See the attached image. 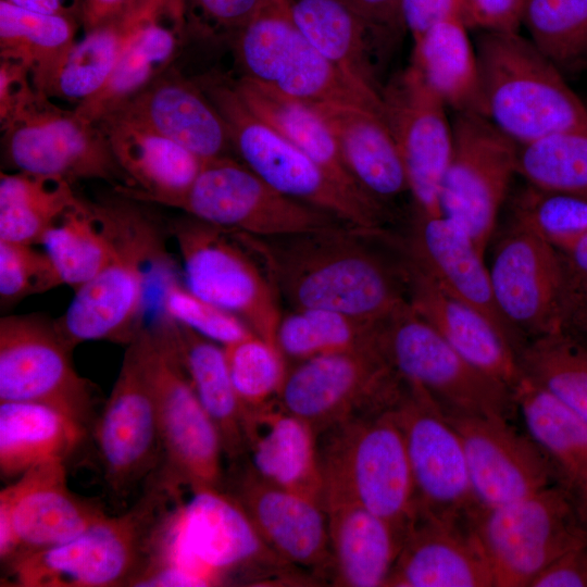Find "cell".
<instances>
[{"mask_svg": "<svg viewBox=\"0 0 587 587\" xmlns=\"http://www.w3.org/2000/svg\"><path fill=\"white\" fill-rule=\"evenodd\" d=\"M290 309H325L376 324L408 302L400 239L351 225L261 237L236 232Z\"/></svg>", "mask_w": 587, "mask_h": 587, "instance_id": "obj_1", "label": "cell"}, {"mask_svg": "<svg viewBox=\"0 0 587 587\" xmlns=\"http://www.w3.org/2000/svg\"><path fill=\"white\" fill-rule=\"evenodd\" d=\"M175 499L152 540L150 565L185 577L192 587L233 583H315L277 555L242 507L224 489L192 490Z\"/></svg>", "mask_w": 587, "mask_h": 587, "instance_id": "obj_2", "label": "cell"}, {"mask_svg": "<svg viewBox=\"0 0 587 587\" xmlns=\"http://www.w3.org/2000/svg\"><path fill=\"white\" fill-rule=\"evenodd\" d=\"M145 487L125 512L105 514L70 540L4 565L5 582L20 587H134L147 566L159 521L180 497L154 477Z\"/></svg>", "mask_w": 587, "mask_h": 587, "instance_id": "obj_3", "label": "cell"}, {"mask_svg": "<svg viewBox=\"0 0 587 587\" xmlns=\"http://www.w3.org/2000/svg\"><path fill=\"white\" fill-rule=\"evenodd\" d=\"M475 50L486 117L515 143L587 127V105L519 30H483Z\"/></svg>", "mask_w": 587, "mask_h": 587, "instance_id": "obj_4", "label": "cell"}, {"mask_svg": "<svg viewBox=\"0 0 587 587\" xmlns=\"http://www.w3.org/2000/svg\"><path fill=\"white\" fill-rule=\"evenodd\" d=\"M117 195L93 203L111 234L112 257L91 280L74 291L68 308L54 321L71 349L96 340L128 345L142 329L147 266L159 255L160 240L137 201Z\"/></svg>", "mask_w": 587, "mask_h": 587, "instance_id": "obj_5", "label": "cell"}, {"mask_svg": "<svg viewBox=\"0 0 587 587\" xmlns=\"http://www.w3.org/2000/svg\"><path fill=\"white\" fill-rule=\"evenodd\" d=\"M323 497L346 498L405 535L415 497L402 432L392 409L346 420L317 435Z\"/></svg>", "mask_w": 587, "mask_h": 587, "instance_id": "obj_6", "label": "cell"}, {"mask_svg": "<svg viewBox=\"0 0 587 587\" xmlns=\"http://www.w3.org/2000/svg\"><path fill=\"white\" fill-rule=\"evenodd\" d=\"M197 84L222 116L233 150L265 183L345 224L384 229L387 210L346 190L315 161L260 120L242 101L234 83L207 75Z\"/></svg>", "mask_w": 587, "mask_h": 587, "instance_id": "obj_7", "label": "cell"}, {"mask_svg": "<svg viewBox=\"0 0 587 587\" xmlns=\"http://www.w3.org/2000/svg\"><path fill=\"white\" fill-rule=\"evenodd\" d=\"M153 386L161 460L153 476L167 489L182 492L223 489L224 450L217 429L201 405L161 319L142 328Z\"/></svg>", "mask_w": 587, "mask_h": 587, "instance_id": "obj_8", "label": "cell"}, {"mask_svg": "<svg viewBox=\"0 0 587 587\" xmlns=\"http://www.w3.org/2000/svg\"><path fill=\"white\" fill-rule=\"evenodd\" d=\"M376 341L400 377L444 411L510 421L517 413L514 391L462 357L409 300L377 323Z\"/></svg>", "mask_w": 587, "mask_h": 587, "instance_id": "obj_9", "label": "cell"}, {"mask_svg": "<svg viewBox=\"0 0 587 587\" xmlns=\"http://www.w3.org/2000/svg\"><path fill=\"white\" fill-rule=\"evenodd\" d=\"M237 53L245 76L307 103L382 104L380 91L353 82L311 45L290 0H259L238 29Z\"/></svg>", "mask_w": 587, "mask_h": 587, "instance_id": "obj_10", "label": "cell"}, {"mask_svg": "<svg viewBox=\"0 0 587 587\" xmlns=\"http://www.w3.org/2000/svg\"><path fill=\"white\" fill-rule=\"evenodd\" d=\"M472 526L490 564L495 587H530L587 528L564 483L497 508H478Z\"/></svg>", "mask_w": 587, "mask_h": 587, "instance_id": "obj_11", "label": "cell"}, {"mask_svg": "<svg viewBox=\"0 0 587 587\" xmlns=\"http://www.w3.org/2000/svg\"><path fill=\"white\" fill-rule=\"evenodd\" d=\"M185 286L276 345L280 298L263 263L236 232L188 215L173 224Z\"/></svg>", "mask_w": 587, "mask_h": 587, "instance_id": "obj_12", "label": "cell"}, {"mask_svg": "<svg viewBox=\"0 0 587 587\" xmlns=\"http://www.w3.org/2000/svg\"><path fill=\"white\" fill-rule=\"evenodd\" d=\"M0 125L3 152L17 171L60 176L71 183L102 179L115 190L134 187L101 128L36 89Z\"/></svg>", "mask_w": 587, "mask_h": 587, "instance_id": "obj_13", "label": "cell"}, {"mask_svg": "<svg viewBox=\"0 0 587 587\" xmlns=\"http://www.w3.org/2000/svg\"><path fill=\"white\" fill-rule=\"evenodd\" d=\"M405 380L377 341L290 364L278 400L316 435L351 417L390 409Z\"/></svg>", "mask_w": 587, "mask_h": 587, "instance_id": "obj_14", "label": "cell"}, {"mask_svg": "<svg viewBox=\"0 0 587 587\" xmlns=\"http://www.w3.org/2000/svg\"><path fill=\"white\" fill-rule=\"evenodd\" d=\"M170 207L209 224L261 237L348 225L283 195L229 155L203 162L189 189Z\"/></svg>", "mask_w": 587, "mask_h": 587, "instance_id": "obj_15", "label": "cell"}, {"mask_svg": "<svg viewBox=\"0 0 587 587\" xmlns=\"http://www.w3.org/2000/svg\"><path fill=\"white\" fill-rule=\"evenodd\" d=\"M451 126L452 150L439 189L440 211L485 254L517 175L519 145L479 114L454 113Z\"/></svg>", "mask_w": 587, "mask_h": 587, "instance_id": "obj_16", "label": "cell"}, {"mask_svg": "<svg viewBox=\"0 0 587 587\" xmlns=\"http://www.w3.org/2000/svg\"><path fill=\"white\" fill-rule=\"evenodd\" d=\"M72 351L54 322L35 314L2 317L0 402H35L54 408L90 433L99 413L96 390L75 370Z\"/></svg>", "mask_w": 587, "mask_h": 587, "instance_id": "obj_17", "label": "cell"}, {"mask_svg": "<svg viewBox=\"0 0 587 587\" xmlns=\"http://www.w3.org/2000/svg\"><path fill=\"white\" fill-rule=\"evenodd\" d=\"M90 435L103 480L116 500L126 499L146 484L160 465L157 403L140 333L127 345L116 380Z\"/></svg>", "mask_w": 587, "mask_h": 587, "instance_id": "obj_18", "label": "cell"}, {"mask_svg": "<svg viewBox=\"0 0 587 587\" xmlns=\"http://www.w3.org/2000/svg\"><path fill=\"white\" fill-rule=\"evenodd\" d=\"M410 463L415 513L441 520H470L479 508L461 438L440 405L405 382L391 408Z\"/></svg>", "mask_w": 587, "mask_h": 587, "instance_id": "obj_19", "label": "cell"}, {"mask_svg": "<svg viewBox=\"0 0 587 587\" xmlns=\"http://www.w3.org/2000/svg\"><path fill=\"white\" fill-rule=\"evenodd\" d=\"M488 270L498 309L526 340L565 332L563 268L554 247L511 220Z\"/></svg>", "mask_w": 587, "mask_h": 587, "instance_id": "obj_20", "label": "cell"}, {"mask_svg": "<svg viewBox=\"0 0 587 587\" xmlns=\"http://www.w3.org/2000/svg\"><path fill=\"white\" fill-rule=\"evenodd\" d=\"M105 514L70 488L65 463L35 466L0 492L1 563L67 541Z\"/></svg>", "mask_w": 587, "mask_h": 587, "instance_id": "obj_21", "label": "cell"}, {"mask_svg": "<svg viewBox=\"0 0 587 587\" xmlns=\"http://www.w3.org/2000/svg\"><path fill=\"white\" fill-rule=\"evenodd\" d=\"M444 412L461 438L479 508L501 507L564 483L548 454L510 420Z\"/></svg>", "mask_w": 587, "mask_h": 587, "instance_id": "obj_22", "label": "cell"}, {"mask_svg": "<svg viewBox=\"0 0 587 587\" xmlns=\"http://www.w3.org/2000/svg\"><path fill=\"white\" fill-rule=\"evenodd\" d=\"M380 99L414 212L440 214L439 189L452 150L447 105L410 65L380 88Z\"/></svg>", "mask_w": 587, "mask_h": 587, "instance_id": "obj_23", "label": "cell"}, {"mask_svg": "<svg viewBox=\"0 0 587 587\" xmlns=\"http://www.w3.org/2000/svg\"><path fill=\"white\" fill-rule=\"evenodd\" d=\"M223 489L246 511L268 547L316 583L329 582L332 555L324 508L259 476L246 459L232 464Z\"/></svg>", "mask_w": 587, "mask_h": 587, "instance_id": "obj_24", "label": "cell"}, {"mask_svg": "<svg viewBox=\"0 0 587 587\" xmlns=\"http://www.w3.org/2000/svg\"><path fill=\"white\" fill-rule=\"evenodd\" d=\"M401 247L407 259L453 298L491 322L519 350L526 344L503 317L494 298L484 253L453 220L415 213Z\"/></svg>", "mask_w": 587, "mask_h": 587, "instance_id": "obj_25", "label": "cell"}, {"mask_svg": "<svg viewBox=\"0 0 587 587\" xmlns=\"http://www.w3.org/2000/svg\"><path fill=\"white\" fill-rule=\"evenodd\" d=\"M385 587H495L470 520L415 513Z\"/></svg>", "mask_w": 587, "mask_h": 587, "instance_id": "obj_26", "label": "cell"}, {"mask_svg": "<svg viewBox=\"0 0 587 587\" xmlns=\"http://www.w3.org/2000/svg\"><path fill=\"white\" fill-rule=\"evenodd\" d=\"M108 139L112 153L133 182V188L117 193L139 202L170 207L192 185L203 161L143 123L120 112L96 123Z\"/></svg>", "mask_w": 587, "mask_h": 587, "instance_id": "obj_27", "label": "cell"}, {"mask_svg": "<svg viewBox=\"0 0 587 587\" xmlns=\"http://www.w3.org/2000/svg\"><path fill=\"white\" fill-rule=\"evenodd\" d=\"M404 258L411 307L469 362L514 391L524 377L516 347L483 314L447 294Z\"/></svg>", "mask_w": 587, "mask_h": 587, "instance_id": "obj_28", "label": "cell"}, {"mask_svg": "<svg viewBox=\"0 0 587 587\" xmlns=\"http://www.w3.org/2000/svg\"><path fill=\"white\" fill-rule=\"evenodd\" d=\"M246 461L263 479L319 502L323 475L317 435L278 398L243 413Z\"/></svg>", "mask_w": 587, "mask_h": 587, "instance_id": "obj_29", "label": "cell"}, {"mask_svg": "<svg viewBox=\"0 0 587 587\" xmlns=\"http://www.w3.org/2000/svg\"><path fill=\"white\" fill-rule=\"evenodd\" d=\"M332 129L352 177L374 201L388 205L409 192L405 170L383 107L310 103Z\"/></svg>", "mask_w": 587, "mask_h": 587, "instance_id": "obj_30", "label": "cell"}, {"mask_svg": "<svg viewBox=\"0 0 587 587\" xmlns=\"http://www.w3.org/2000/svg\"><path fill=\"white\" fill-rule=\"evenodd\" d=\"M114 112L143 123L203 162L226 157L233 149L226 125L210 99L197 83L178 75L162 74Z\"/></svg>", "mask_w": 587, "mask_h": 587, "instance_id": "obj_31", "label": "cell"}, {"mask_svg": "<svg viewBox=\"0 0 587 587\" xmlns=\"http://www.w3.org/2000/svg\"><path fill=\"white\" fill-rule=\"evenodd\" d=\"M332 570L329 583L345 587H385L404 535L355 501L326 495Z\"/></svg>", "mask_w": 587, "mask_h": 587, "instance_id": "obj_32", "label": "cell"}, {"mask_svg": "<svg viewBox=\"0 0 587 587\" xmlns=\"http://www.w3.org/2000/svg\"><path fill=\"white\" fill-rule=\"evenodd\" d=\"M186 21L184 1L163 3L140 27L102 88L74 110L97 123L145 90L177 54Z\"/></svg>", "mask_w": 587, "mask_h": 587, "instance_id": "obj_33", "label": "cell"}, {"mask_svg": "<svg viewBox=\"0 0 587 587\" xmlns=\"http://www.w3.org/2000/svg\"><path fill=\"white\" fill-rule=\"evenodd\" d=\"M186 375L218 432L224 455L236 463L246 458L243 410L235 391L224 347L163 314Z\"/></svg>", "mask_w": 587, "mask_h": 587, "instance_id": "obj_34", "label": "cell"}, {"mask_svg": "<svg viewBox=\"0 0 587 587\" xmlns=\"http://www.w3.org/2000/svg\"><path fill=\"white\" fill-rule=\"evenodd\" d=\"M89 430L59 410L35 402H0V474L15 479L48 462L65 463Z\"/></svg>", "mask_w": 587, "mask_h": 587, "instance_id": "obj_35", "label": "cell"}, {"mask_svg": "<svg viewBox=\"0 0 587 587\" xmlns=\"http://www.w3.org/2000/svg\"><path fill=\"white\" fill-rule=\"evenodd\" d=\"M234 85L260 120L315 161L346 190L378 204L352 177L332 129L313 105L245 75Z\"/></svg>", "mask_w": 587, "mask_h": 587, "instance_id": "obj_36", "label": "cell"}, {"mask_svg": "<svg viewBox=\"0 0 587 587\" xmlns=\"http://www.w3.org/2000/svg\"><path fill=\"white\" fill-rule=\"evenodd\" d=\"M459 18L435 24L413 40L410 66L454 113L486 117L476 50Z\"/></svg>", "mask_w": 587, "mask_h": 587, "instance_id": "obj_37", "label": "cell"}, {"mask_svg": "<svg viewBox=\"0 0 587 587\" xmlns=\"http://www.w3.org/2000/svg\"><path fill=\"white\" fill-rule=\"evenodd\" d=\"M166 1L132 0L115 17L85 33L66 57L48 96L78 104L105 84L143 23Z\"/></svg>", "mask_w": 587, "mask_h": 587, "instance_id": "obj_38", "label": "cell"}, {"mask_svg": "<svg viewBox=\"0 0 587 587\" xmlns=\"http://www.w3.org/2000/svg\"><path fill=\"white\" fill-rule=\"evenodd\" d=\"M291 12L311 45L353 82L379 91L370 57L373 28L346 0H290Z\"/></svg>", "mask_w": 587, "mask_h": 587, "instance_id": "obj_39", "label": "cell"}, {"mask_svg": "<svg viewBox=\"0 0 587 587\" xmlns=\"http://www.w3.org/2000/svg\"><path fill=\"white\" fill-rule=\"evenodd\" d=\"M78 20L32 12L0 0V58L22 63L48 96L75 45Z\"/></svg>", "mask_w": 587, "mask_h": 587, "instance_id": "obj_40", "label": "cell"}, {"mask_svg": "<svg viewBox=\"0 0 587 587\" xmlns=\"http://www.w3.org/2000/svg\"><path fill=\"white\" fill-rule=\"evenodd\" d=\"M526 433L560 470L564 484L587 475V420L524 376L514 389Z\"/></svg>", "mask_w": 587, "mask_h": 587, "instance_id": "obj_41", "label": "cell"}, {"mask_svg": "<svg viewBox=\"0 0 587 587\" xmlns=\"http://www.w3.org/2000/svg\"><path fill=\"white\" fill-rule=\"evenodd\" d=\"M79 199L63 177L1 172L0 239L42 245L49 229Z\"/></svg>", "mask_w": 587, "mask_h": 587, "instance_id": "obj_42", "label": "cell"}, {"mask_svg": "<svg viewBox=\"0 0 587 587\" xmlns=\"http://www.w3.org/2000/svg\"><path fill=\"white\" fill-rule=\"evenodd\" d=\"M42 246L62 285L74 291L91 280L113 253L109 229L93 203L82 198L49 229Z\"/></svg>", "mask_w": 587, "mask_h": 587, "instance_id": "obj_43", "label": "cell"}, {"mask_svg": "<svg viewBox=\"0 0 587 587\" xmlns=\"http://www.w3.org/2000/svg\"><path fill=\"white\" fill-rule=\"evenodd\" d=\"M376 324L325 309H290L280 317L276 345L288 365L375 340Z\"/></svg>", "mask_w": 587, "mask_h": 587, "instance_id": "obj_44", "label": "cell"}, {"mask_svg": "<svg viewBox=\"0 0 587 587\" xmlns=\"http://www.w3.org/2000/svg\"><path fill=\"white\" fill-rule=\"evenodd\" d=\"M524 376L587 420V346L567 332L526 341L519 354Z\"/></svg>", "mask_w": 587, "mask_h": 587, "instance_id": "obj_45", "label": "cell"}, {"mask_svg": "<svg viewBox=\"0 0 587 587\" xmlns=\"http://www.w3.org/2000/svg\"><path fill=\"white\" fill-rule=\"evenodd\" d=\"M521 23L564 76L587 68V0H524Z\"/></svg>", "mask_w": 587, "mask_h": 587, "instance_id": "obj_46", "label": "cell"}, {"mask_svg": "<svg viewBox=\"0 0 587 587\" xmlns=\"http://www.w3.org/2000/svg\"><path fill=\"white\" fill-rule=\"evenodd\" d=\"M516 171L526 184L587 196V127L519 146Z\"/></svg>", "mask_w": 587, "mask_h": 587, "instance_id": "obj_47", "label": "cell"}, {"mask_svg": "<svg viewBox=\"0 0 587 587\" xmlns=\"http://www.w3.org/2000/svg\"><path fill=\"white\" fill-rule=\"evenodd\" d=\"M511 220L563 251L587 235V196L526 184L514 197Z\"/></svg>", "mask_w": 587, "mask_h": 587, "instance_id": "obj_48", "label": "cell"}, {"mask_svg": "<svg viewBox=\"0 0 587 587\" xmlns=\"http://www.w3.org/2000/svg\"><path fill=\"white\" fill-rule=\"evenodd\" d=\"M224 351L243 413L278 398L289 365L275 345L253 334Z\"/></svg>", "mask_w": 587, "mask_h": 587, "instance_id": "obj_49", "label": "cell"}, {"mask_svg": "<svg viewBox=\"0 0 587 587\" xmlns=\"http://www.w3.org/2000/svg\"><path fill=\"white\" fill-rule=\"evenodd\" d=\"M164 314L225 347L254 333L237 315L170 280L162 296Z\"/></svg>", "mask_w": 587, "mask_h": 587, "instance_id": "obj_50", "label": "cell"}, {"mask_svg": "<svg viewBox=\"0 0 587 587\" xmlns=\"http://www.w3.org/2000/svg\"><path fill=\"white\" fill-rule=\"evenodd\" d=\"M62 285L47 252L0 239V298L4 305Z\"/></svg>", "mask_w": 587, "mask_h": 587, "instance_id": "obj_51", "label": "cell"}, {"mask_svg": "<svg viewBox=\"0 0 587 587\" xmlns=\"http://www.w3.org/2000/svg\"><path fill=\"white\" fill-rule=\"evenodd\" d=\"M400 16L413 40L435 24L450 18H459L472 28L467 0H401Z\"/></svg>", "mask_w": 587, "mask_h": 587, "instance_id": "obj_52", "label": "cell"}, {"mask_svg": "<svg viewBox=\"0 0 587 587\" xmlns=\"http://www.w3.org/2000/svg\"><path fill=\"white\" fill-rule=\"evenodd\" d=\"M563 268L564 330L587 302V235L563 251H559Z\"/></svg>", "mask_w": 587, "mask_h": 587, "instance_id": "obj_53", "label": "cell"}, {"mask_svg": "<svg viewBox=\"0 0 587 587\" xmlns=\"http://www.w3.org/2000/svg\"><path fill=\"white\" fill-rule=\"evenodd\" d=\"M530 587H587V538L558 558Z\"/></svg>", "mask_w": 587, "mask_h": 587, "instance_id": "obj_54", "label": "cell"}, {"mask_svg": "<svg viewBox=\"0 0 587 587\" xmlns=\"http://www.w3.org/2000/svg\"><path fill=\"white\" fill-rule=\"evenodd\" d=\"M472 28L517 32L524 0H467Z\"/></svg>", "mask_w": 587, "mask_h": 587, "instance_id": "obj_55", "label": "cell"}, {"mask_svg": "<svg viewBox=\"0 0 587 587\" xmlns=\"http://www.w3.org/2000/svg\"><path fill=\"white\" fill-rule=\"evenodd\" d=\"M0 59V122H2L35 87L28 70L22 63Z\"/></svg>", "mask_w": 587, "mask_h": 587, "instance_id": "obj_56", "label": "cell"}, {"mask_svg": "<svg viewBox=\"0 0 587 587\" xmlns=\"http://www.w3.org/2000/svg\"><path fill=\"white\" fill-rule=\"evenodd\" d=\"M187 0H185L186 2ZM259 0H190L200 15L216 27L239 29ZM186 7V5H185Z\"/></svg>", "mask_w": 587, "mask_h": 587, "instance_id": "obj_57", "label": "cell"}, {"mask_svg": "<svg viewBox=\"0 0 587 587\" xmlns=\"http://www.w3.org/2000/svg\"><path fill=\"white\" fill-rule=\"evenodd\" d=\"M373 28L377 36L396 34L403 28L401 0H346Z\"/></svg>", "mask_w": 587, "mask_h": 587, "instance_id": "obj_58", "label": "cell"}, {"mask_svg": "<svg viewBox=\"0 0 587 587\" xmlns=\"http://www.w3.org/2000/svg\"><path fill=\"white\" fill-rule=\"evenodd\" d=\"M132 0H82L85 33L122 13Z\"/></svg>", "mask_w": 587, "mask_h": 587, "instance_id": "obj_59", "label": "cell"}, {"mask_svg": "<svg viewBox=\"0 0 587 587\" xmlns=\"http://www.w3.org/2000/svg\"><path fill=\"white\" fill-rule=\"evenodd\" d=\"M18 8L49 15L72 17L82 22V0H5Z\"/></svg>", "mask_w": 587, "mask_h": 587, "instance_id": "obj_60", "label": "cell"}, {"mask_svg": "<svg viewBox=\"0 0 587 587\" xmlns=\"http://www.w3.org/2000/svg\"><path fill=\"white\" fill-rule=\"evenodd\" d=\"M566 486L570 489L576 511L587 528V475Z\"/></svg>", "mask_w": 587, "mask_h": 587, "instance_id": "obj_61", "label": "cell"}, {"mask_svg": "<svg viewBox=\"0 0 587 587\" xmlns=\"http://www.w3.org/2000/svg\"><path fill=\"white\" fill-rule=\"evenodd\" d=\"M573 326L580 327V329H587V302L578 310L572 320L570 328Z\"/></svg>", "mask_w": 587, "mask_h": 587, "instance_id": "obj_62", "label": "cell"}, {"mask_svg": "<svg viewBox=\"0 0 587 587\" xmlns=\"http://www.w3.org/2000/svg\"><path fill=\"white\" fill-rule=\"evenodd\" d=\"M182 1H185V0H182Z\"/></svg>", "mask_w": 587, "mask_h": 587, "instance_id": "obj_63", "label": "cell"}]
</instances>
